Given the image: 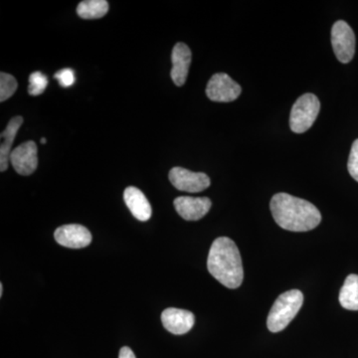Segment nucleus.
Instances as JSON below:
<instances>
[{"label":"nucleus","mask_w":358,"mask_h":358,"mask_svg":"<svg viewBox=\"0 0 358 358\" xmlns=\"http://www.w3.org/2000/svg\"><path fill=\"white\" fill-rule=\"evenodd\" d=\"M56 242L70 249H81L91 244V232L79 224H68L58 227L54 233Z\"/></svg>","instance_id":"6e6552de"},{"label":"nucleus","mask_w":358,"mask_h":358,"mask_svg":"<svg viewBox=\"0 0 358 358\" xmlns=\"http://www.w3.org/2000/svg\"><path fill=\"white\" fill-rule=\"evenodd\" d=\"M54 78L58 80L59 84L63 88H68V87L72 86L75 83V80H76L74 71L70 69V68H65V69L58 71L54 75Z\"/></svg>","instance_id":"aec40b11"},{"label":"nucleus","mask_w":358,"mask_h":358,"mask_svg":"<svg viewBox=\"0 0 358 358\" xmlns=\"http://www.w3.org/2000/svg\"><path fill=\"white\" fill-rule=\"evenodd\" d=\"M209 273L228 289H237L244 279L243 264L239 249L233 240L219 237L212 244L207 259Z\"/></svg>","instance_id":"f03ea898"},{"label":"nucleus","mask_w":358,"mask_h":358,"mask_svg":"<svg viewBox=\"0 0 358 358\" xmlns=\"http://www.w3.org/2000/svg\"><path fill=\"white\" fill-rule=\"evenodd\" d=\"M18 84L13 75L0 73V102L8 100L17 90Z\"/></svg>","instance_id":"f3484780"},{"label":"nucleus","mask_w":358,"mask_h":358,"mask_svg":"<svg viewBox=\"0 0 358 358\" xmlns=\"http://www.w3.org/2000/svg\"><path fill=\"white\" fill-rule=\"evenodd\" d=\"M48 85V79L43 73H32L29 76V86H28V93L31 96H39L44 93L45 90Z\"/></svg>","instance_id":"a211bd4d"},{"label":"nucleus","mask_w":358,"mask_h":358,"mask_svg":"<svg viewBox=\"0 0 358 358\" xmlns=\"http://www.w3.org/2000/svg\"><path fill=\"white\" fill-rule=\"evenodd\" d=\"M174 208L185 220L197 221L203 218L212 206L208 197L180 196L174 199Z\"/></svg>","instance_id":"9d476101"},{"label":"nucleus","mask_w":358,"mask_h":358,"mask_svg":"<svg viewBox=\"0 0 358 358\" xmlns=\"http://www.w3.org/2000/svg\"><path fill=\"white\" fill-rule=\"evenodd\" d=\"M240 85L225 73H217L209 80L206 95L213 102L229 103L241 95Z\"/></svg>","instance_id":"423d86ee"},{"label":"nucleus","mask_w":358,"mask_h":358,"mask_svg":"<svg viewBox=\"0 0 358 358\" xmlns=\"http://www.w3.org/2000/svg\"><path fill=\"white\" fill-rule=\"evenodd\" d=\"M109 11V2L106 0H85L80 2L77 13L83 20H98Z\"/></svg>","instance_id":"dca6fc26"},{"label":"nucleus","mask_w":358,"mask_h":358,"mask_svg":"<svg viewBox=\"0 0 358 358\" xmlns=\"http://www.w3.org/2000/svg\"><path fill=\"white\" fill-rule=\"evenodd\" d=\"M348 173L358 182V138L352 143L348 162Z\"/></svg>","instance_id":"6ab92c4d"},{"label":"nucleus","mask_w":358,"mask_h":358,"mask_svg":"<svg viewBox=\"0 0 358 358\" xmlns=\"http://www.w3.org/2000/svg\"><path fill=\"white\" fill-rule=\"evenodd\" d=\"M162 322L167 331L180 336L187 334L192 329L195 317L189 310L169 308L162 312Z\"/></svg>","instance_id":"9b49d317"},{"label":"nucleus","mask_w":358,"mask_h":358,"mask_svg":"<svg viewBox=\"0 0 358 358\" xmlns=\"http://www.w3.org/2000/svg\"><path fill=\"white\" fill-rule=\"evenodd\" d=\"M171 185L180 192L197 193L210 186V178L203 173H193L183 167H173L169 171Z\"/></svg>","instance_id":"0eeeda50"},{"label":"nucleus","mask_w":358,"mask_h":358,"mask_svg":"<svg viewBox=\"0 0 358 358\" xmlns=\"http://www.w3.org/2000/svg\"><path fill=\"white\" fill-rule=\"evenodd\" d=\"M47 141L46 138H41V143H46Z\"/></svg>","instance_id":"5701e85b"},{"label":"nucleus","mask_w":358,"mask_h":358,"mask_svg":"<svg viewBox=\"0 0 358 358\" xmlns=\"http://www.w3.org/2000/svg\"><path fill=\"white\" fill-rule=\"evenodd\" d=\"M303 294L299 289H291L280 294L268 313L267 327L271 333H280L286 329L300 312Z\"/></svg>","instance_id":"7ed1b4c3"},{"label":"nucleus","mask_w":358,"mask_h":358,"mask_svg":"<svg viewBox=\"0 0 358 358\" xmlns=\"http://www.w3.org/2000/svg\"><path fill=\"white\" fill-rule=\"evenodd\" d=\"M124 199L134 217L140 221H148L152 217V206L141 190L129 186L124 192Z\"/></svg>","instance_id":"ddd939ff"},{"label":"nucleus","mask_w":358,"mask_h":358,"mask_svg":"<svg viewBox=\"0 0 358 358\" xmlns=\"http://www.w3.org/2000/svg\"><path fill=\"white\" fill-rule=\"evenodd\" d=\"M37 145L34 141H29L14 148L10 155V164L16 173L20 176H30L38 166Z\"/></svg>","instance_id":"1a4fd4ad"},{"label":"nucleus","mask_w":358,"mask_h":358,"mask_svg":"<svg viewBox=\"0 0 358 358\" xmlns=\"http://www.w3.org/2000/svg\"><path fill=\"white\" fill-rule=\"evenodd\" d=\"M3 294V285L0 284V296H2Z\"/></svg>","instance_id":"4be33fe9"},{"label":"nucleus","mask_w":358,"mask_h":358,"mask_svg":"<svg viewBox=\"0 0 358 358\" xmlns=\"http://www.w3.org/2000/svg\"><path fill=\"white\" fill-rule=\"evenodd\" d=\"M339 303L348 310H358V275L346 277L343 288L339 292Z\"/></svg>","instance_id":"2eb2a0df"},{"label":"nucleus","mask_w":358,"mask_h":358,"mask_svg":"<svg viewBox=\"0 0 358 358\" xmlns=\"http://www.w3.org/2000/svg\"><path fill=\"white\" fill-rule=\"evenodd\" d=\"M320 110L319 99L313 94L301 96L292 108L289 128L296 134L308 131L317 120Z\"/></svg>","instance_id":"20e7f679"},{"label":"nucleus","mask_w":358,"mask_h":358,"mask_svg":"<svg viewBox=\"0 0 358 358\" xmlns=\"http://www.w3.org/2000/svg\"><path fill=\"white\" fill-rule=\"evenodd\" d=\"M355 35L350 25L338 20L331 28V44L339 62L346 64L352 60L355 53Z\"/></svg>","instance_id":"39448f33"},{"label":"nucleus","mask_w":358,"mask_h":358,"mask_svg":"<svg viewBox=\"0 0 358 358\" xmlns=\"http://www.w3.org/2000/svg\"><path fill=\"white\" fill-rule=\"evenodd\" d=\"M119 358H136L133 350L128 346H124L121 348L119 353Z\"/></svg>","instance_id":"412c9836"},{"label":"nucleus","mask_w":358,"mask_h":358,"mask_svg":"<svg viewBox=\"0 0 358 358\" xmlns=\"http://www.w3.org/2000/svg\"><path fill=\"white\" fill-rule=\"evenodd\" d=\"M23 119L20 115L14 117L9 121L6 129L1 133V145H0V171L4 173L8 169L10 162L11 147H13L16 134L22 126Z\"/></svg>","instance_id":"4468645a"},{"label":"nucleus","mask_w":358,"mask_h":358,"mask_svg":"<svg viewBox=\"0 0 358 358\" xmlns=\"http://www.w3.org/2000/svg\"><path fill=\"white\" fill-rule=\"evenodd\" d=\"M171 61H173L171 79L176 86H183L187 79L190 63H192V51L189 47L181 42L176 44L171 54Z\"/></svg>","instance_id":"f8f14e48"},{"label":"nucleus","mask_w":358,"mask_h":358,"mask_svg":"<svg viewBox=\"0 0 358 358\" xmlns=\"http://www.w3.org/2000/svg\"><path fill=\"white\" fill-rule=\"evenodd\" d=\"M270 209L275 223L292 232L315 229L322 221V214L315 205L288 193L275 194L271 200Z\"/></svg>","instance_id":"f257e3e1"}]
</instances>
